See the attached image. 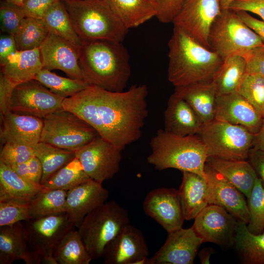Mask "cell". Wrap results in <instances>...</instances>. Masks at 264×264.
Here are the masks:
<instances>
[{"instance_id": "obj_8", "label": "cell", "mask_w": 264, "mask_h": 264, "mask_svg": "<svg viewBox=\"0 0 264 264\" xmlns=\"http://www.w3.org/2000/svg\"><path fill=\"white\" fill-rule=\"evenodd\" d=\"M197 135L205 145L208 157L227 160L247 158L255 137L242 126L216 119L203 124Z\"/></svg>"}, {"instance_id": "obj_10", "label": "cell", "mask_w": 264, "mask_h": 264, "mask_svg": "<svg viewBox=\"0 0 264 264\" xmlns=\"http://www.w3.org/2000/svg\"><path fill=\"white\" fill-rule=\"evenodd\" d=\"M30 245L42 264H57L54 250L64 236L75 226L66 213L22 221Z\"/></svg>"}, {"instance_id": "obj_31", "label": "cell", "mask_w": 264, "mask_h": 264, "mask_svg": "<svg viewBox=\"0 0 264 264\" xmlns=\"http://www.w3.org/2000/svg\"><path fill=\"white\" fill-rule=\"evenodd\" d=\"M44 188L42 184L23 178L9 165L0 161V198H16L30 200Z\"/></svg>"}, {"instance_id": "obj_34", "label": "cell", "mask_w": 264, "mask_h": 264, "mask_svg": "<svg viewBox=\"0 0 264 264\" xmlns=\"http://www.w3.org/2000/svg\"><path fill=\"white\" fill-rule=\"evenodd\" d=\"M234 243L244 264H264V231L253 234L245 223L238 221Z\"/></svg>"}, {"instance_id": "obj_5", "label": "cell", "mask_w": 264, "mask_h": 264, "mask_svg": "<svg viewBox=\"0 0 264 264\" xmlns=\"http://www.w3.org/2000/svg\"><path fill=\"white\" fill-rule=\"evenodd\" d=\"M82 40H108L122 43L129 29L105 0L63 1Z\"/></svg>"}, {"instance_id": "obj_50", "label": "cell", "mask_w": 264, "mask_h": 264, "mask_svg": "<svg viewBox=\"0 0 264 264\" xmlns=\"http://www.w3.org/2000/svg\"><path fill=\"white\" fill-rule=\"evenodd\" d=\"M17 49L14 36L3 33L0 36V64Z\"/></svg>"}, {"instance_id": "obj_38", "label": "cell", "mask_w": 264, "mask_h": 264, "mask_svg": "<svg viewBox=\"0 0 264 264\" xmlns=\"http://www.w3.org/2000/svg\"><path fill=\"white\" fill-rule=\"evenodd\" d=\"M34 79L65 98L71 97L90 86L85 80L62 77L44 68L37 74Z\"/></svg>"}, {"instance_id": "obj_56", "label": "cell", "mask_w": 264, "mask_h": 264, "mask_svg": "<svg viewBox=\"0 0 264 264\" xmlns=\"http://www.w3.org/2000/svg\"><path fill=\"white\" fill-rule=\"evenodd\" d=\"M212 253L211 249L205 248L199 253V257L201 264H209L210 257Z\"/></svg>"}, {"instance_id": "obj_48", "label": "cell", "mask_w": 264, "mask_h": 264, "mask_svg": "<svg viewBox=\"0 0 264 264\" xmlns=\"http://www.w3.org/2000/svg\"><path fill=\"white\" fill-rule=\"evenodd\" d=\"M229 9L252 13L259 16L264 21V0H235Z\"/></svg>"}, {"instance_id": "obj_7", "label": "cell", "mask_w": 264, "mask_h": 264, "mask_svg": "<svg viewBox=\"0 0 264 264\" xmlns=\"http://www.w3.org/2000/svg\"><path fill=\"white\" fill-rule=\"evenodd\" d=\"M209 44L223 59L231 55L242 56L264 45L259 36L245 24L236 12L222 10L211 28Z\"/></svg>"}, {"instance_id": "obj_43", "label": "cell", "mask_w": 264, "mask_h": 264, "mask_svg": "<svg viewBox=\"0 0 264 264\" xmlns=\"http://www.w3.org/2000/svg\"><path fill=\"white\" fill-rule=\"evenodd\" d=\"M25 16L22 7L2 0L0 4V28L3 33L15 35Z\"/></svg>"}, {"instance_id": "obj_17", "label": "cell", "mask_w": 264, "mask_h": 264, "mask_svg": "<svg viewBox=\"0 0 264 264\" xmlns=\"http://www.w3.org/2000/svg\"><path fill=\"white\" fill-rule=\"evenodd\" d=\"M203 240L192 226L168 233L163 245L147 264H193Z\"/></svg>"}, {"instance_id": "obj_35", "label": "cell", "mask_w": 264, "mask_h": 264, "mask_svg": "<svg viewBox=\"0 0 264 264\" xmlns=\"http://www.w3.org/2000/svg\"><path fill=\"white\" fill-rule=\"evenodd\" d=\"M34 154L40 160L43 167L41 184L76 156L75 152L61 149L50 144L39 142L33 147Z\"/></svg>"}, {"instance_id": "obj_37", "label": "cell", "mask_w": 264, "mask_h": 264, "mask_svg": "<svg viewBox=\"0 0 264 264\" xmlns=\"http://www.w3.org/2000/svg\"><path fill=\"white\" fill-rule=\"evenodd\" d=\"M91 178L85 171L82 165L75 157L53 174L43 184L48 189L68 191Z\"/></svg>"}, {"instance_id": "obj_24", "label": "cell", "mask_w": 264, "mask_h": 264, "mask_svg": "<svg viewBox=\"0 0 264 264\" xmlns=\"http://www.w3.org/2000/svg\"><path fill=\"white\" fill-rule=\"evenodd\" d=\"M164 116V130L177 135H197L203 125L187 102L174 93L169 98Z\"/></svg>"}, {"instance_id": "obj_6", "label": "cell", "mask_w": 264, "mask_h": 264, "mask_svg": "<svg viewBox=\"0 0 264 264\" xmlns=\"http://www.w3.org/2000/svg\"><path fill=\"white\" fill-rule=\"evenodd\" d=\"M130 223L128 211L110 200L88 213L77 230L88 254L97 260L102 258L106 245Z\"/></svg>"}, {"instance_id": "obj_9", "label": "cell", "mask_w": 264, "mask_h": 264, "mask_svg": "<svg viewBox=\"0 0 264 264\" xmlns=\"http://www.w3.org/2000/svg\"><path fill=\"white\" fill-rule=\"evenodd\" d=\"M43 120L40 141L61 149L75 152L100 136L83 119L63 109Z\"/></svg>"}, {"instance_id": "obj_30", "label": "cell", "mask_w": 264, "mask_h": 264, "mask_svg": "<svg viewBox=\"0 0 264 264\" xmlns=\"http://www.w3.org/2000/svg\"><path fill=\"white\" fill-rule=\"evenodd\" d=\"M246 73V62L242 56L233 55L223 59L212 80L217 94L237 91Z\"/></svg>"}, {"instance_id": "obj_41", "label": "cell", "mask_w": 264, "mask_h": 264, "mask_svg": "<svg viewBox=\"0 0 264 264\" xmlns=\"http://www.w3.org/2000/svg\"><path fill=\"white\" fill-rule=\"evenodd\" d=\"M30 200L16 198H0V226L29 220Z\"/></svg>"}, {"instance_id": "obj_46", "label": "cell", "mask_w": 264, "mask_h": 264, "mask_svg": "<svg viewBox=\"0 0 264 264\" xmlns=\"http://www.w3.org/2000/svg\"><path fill=\"white\" fill-rule=\"evenodd\" d=\"M242 56L246 62V73L264 78V45L251 49Z\"/></svg>"}, {"instance_id": "obj_1", "label": "cell", "mask_w": 264, "mask_h": 264, "mask_svg": "<svg viewBox=\"0 0 264 264\" xmlns=\"http://www.w3.org/2000/svg\"><path fill=\"white\" fill-rule=\"evenodd\" d=\"M98 117L100 136L121 150L138 140L148 115L145 85H134L127 90H107L90 86Z\"/></svg>"}, {"instance_id": "obj_26", "label": "cell", "mask_w": 264, "mask_h": 264, "mask_svg": "<svg viewBox=\"0 0 264 264\" xmlns=\"http://www.w3.org/2000/svg\"><path fill=\"white\" fill-rule=\"evenodd\" d=\"M0 65V74L15 86L34 79L43 68L40 48L17 50Z\"/></svg>"}, {"instance_id": "obj_15", "label": "cell", "mask_w": 264, "mask_h": 264, "mask_svg": "<svg viewBox=\"0 0 264 264\" xmlns=\"http://www.w3.org/2000/svg\"><path fill=\"white\" fill-rule=\"evenodd\" d=\"M194 220L192 227L203 242L219 245L234 242L238 221L224 208L208 204Z\"/></svg>"}, {"instance_id": "obj_3", "label": "cell", "mask_w": 264, "mask_h": 264, "mask_svg": "<svg viewBox=\"0 0 264 264\" xmlns=\"http://www.w3.org/2000/svg\"><path fill=\"white\" fill-rule=\"evenodd\" d=\"M168 79L175 87L212 81L223 59L174 26L168 43Z\"/></svg>"}, {"instance_id": "obj_36", "label": "cell", "mask_w": 264, "mask_h": 264, "mask_svg": "<svg viewBox=\"0 0 264 264\" xmlns=\"http://www.w3.org/2000/svg\"><path fill=\"white\" fill-rule=\"evenodd\" d=\"M67 191L44 188L30 200V220L66 213Z\"/></svg>"}, {"instance_id": "obj_4", "label": "cell", "mask_w": 264, "mask_h": 264, "mask_svg": "<svg viewBox=\"0 0 264 264\" xmlns=\"http://www.w3.org/2000/svg\"><path fill=\"white\" fill-rule=\"evenodd\" d=\"M148 162L158 170L189 172L206 179L207 148L198 135L180 136L159 129L151 139Z\"/></svg>"}, {"instance_id": "obj_53", "label": "cell", "mask_w": 264, "mask_h": 264, "mask_svg": "<svg viewBox=\"0 0 264 264\" xmlns=\"http://www.w3.org/2000/svg\"><path fill=\"white\" fill-rule=\"evenodd\" d=\"M27 163L31 181L35 183L41 184L43 167L40 160L34 155L27 161Z\"/></svg>"}, {"instance_id": "obj_39", "label": "cell", "mask_w": 264, "mask_h": 264, "mask_svg": "<svg viewBox=\"0 0 264 264\" xmlns=\"http://www.w3.org/2000/svg\"><path fill=\"white\" fill-rule=\"evenodd\" d=\"M43 19L25 17L14 35L18 50L39 48L49 34Z\"/></svg>"}, {"instance_id": "obj_22", "label": "cell", "mask_w": 264, "mask_h": 264, "mask_svg": "<svg viewBox=\"0 0 264 264\" xmlns=\"http://www.w3.org/2000/svg\"><path fill=\"white\" fill-rule=\"evenodd\" d=\"M1 143L33 147L40 142L43 118L9 111L0 116Z\"/></svg>"}, {"instance_id": "obj_16", "label": "cell", "mask_w": 264, "mask_h": 264, "mask_svg": "<svg viewBox=\"0 0 264 264\" xmlns=\"http://www.w3.org/2000/svg\"><path fill=\"white\" fill-rule=\"evenodd\" d=\"M205 172L208 204L224 208L238 221L247 224L249 212L244 195L206 163Z\"/></svg>"}, {"instance_id": "obj_18", "label": "cell", "mask_w": 264, "mask_h": 264, "mask_svg": "<svg viewBox=\"0 0 264 264\" xmlns=\"http://www.w3.org/2000/svg\"><path fill=\"white\" fill-rule=\"evenodd\" d=\"M144 212L168 233L181 227L184 220L178 190L158 188L149 192L143 202Z\"/></svg>"}, {"instance_id": "obj_29", "label": "cell", "mask_w": 264, "mask_h": 264, "mask_svg": "<svg viewBox=\"0 0 264 264\" xmlns=\"http://www.w3.org/2000/svg\"><path fill=\"white\" fill-rule=\"evenodd\" d=\"M113 13L129 30L155 17L151 0H105Z\"/></svg>"}, {"instance_id": "obj_58", "label": "cell", "mask_w": 264, "mask_h": 264, "mask_svg": "<svg viewBox=\"0 0 264 264\" xmlns=\"http://www.w3.org/2000/svg\"><path fill=\"white\" fill-rule=\"evenodd\" d=\"M8 2H11L19 5H22L24 0H5Z\"/></svg>"}, {"instance_id": "obj_27", "label": "cell", "mask_w": 264, "mask_h": 264, "mask_svg": "<svg viewBox=\"0 0 264 264\" xmlns=\"http://www.w3.org/2000/svg\"><path fill=\"white\" fill-rule=\"evenodd\" d=\"M206 163L248 198L258 176L248 161L208 157Z\"/></svg>"}, {"instance_id": "obj_14", "label": "cell", "mask_w": 264, "mask_h": 264, "mask_svg": "<svg viewBox=\"0 0 264 264\" xmlns=\"http://www.w3.org/2000/svg\"><path fill=\"white\" fill-rule=\"evenodd\" d=\"M149 254L142 232L130 223L106 245L102 258L104 264H147Z\"/></svg>"}, {"instance_id": "obj_32", "label": "cell", "mask_w": 264, "mask_h": 264, "mask_svg": "<svg viewBox=\"0 0 264 264\" xmlns=\"http://www.w3.org/2000/svg\"><path fill=\"white\" fill-rule=\"evenodd\" d=\"M53 256L57 264H89L92 260L75 228L56 245Z\"/></svg>"}, {"instance_id": "obj_40", "label": "cell", "mask_w": 264, "mask_h": 264, "mask_svg": "<svg viewBox=\"0 0 264 264\" xmlns=\"http://www.w3.org/2000/svg\"><path fill=\"white\" fill-rule=\"evenodd\" d=\"M247 200L249 221L247 227L252 233L259 234L264 231V186L259 177Z\"/></svg>"}, {"instance_id": "obj_47", "label": "cell", "mask_w": 264, "mask_h": 264, "mask_svg": "<svg viewBox=\"0 0 264 264\" xmlns=\"http://www.w3.org/2000/svg\"><path fill=\"white\" fill-rule=\"evenodd\" d=\"M60 0H24L22 7L25 17L42 19L46 11Z\"/></svg>"}, {"instance_id": "obj_21", "label": "cell", "mask_w": 264, "mask_h": 264, "mask_svg": "<svg viewBox=\"0 0 264 264\" xmlns=\"http://www.w3.org/2000/svg\"><path fill=\"white\" fill-rule=\"evenodd\" d=\"M109 197V191L102 183L90 179L67 191L66 213L78 228L84 218L107 201Z\"/></svg>"}, {"instance_id": "obj_51", "label": "cell", "mask_w": 264, "mask_h": 264, "mask_svg": "<svg viewBox=\"0 0 264 264\" xmlns=\"http://www.w3.org/2000/svg\"><path fill=\"white\" fill-rule=\"evenodd\" d=\"M247 158L264 186V151L252 148Z\"/></svg>"}, {"instance_id": "obj_28", "label": "cell", "mask_w": 264, "mask_h": 264, "mask_svg": "<svg viewBox=\"0 0 264 264\" xmlns=\"http://www.w3.org/2000/svg\"><path fill=\"white\" fill-rule=\"evenodd\" d=\"M207 181L200 176L183 172L181 185L178 190L185 220H194L207 205Z\"/></svg>"}, {"instance_id": "obj_23", "label": "cell", "mask_w": 264, "mask_h": 264, "mask_svg": "<svg viewBox=\"0 0 264 264\" xmlns=\"http://www.w3.org/2000/svg\"><path fill=\"white\" fill-rule=\"evenodd\" d=\"M22 260L26 264H42L32 248L22 221L0 226V264Z\"/></svg>"}, {"instance_id": "obj_19", "label": "cell", "mask_w": 264, "mask_h": 264, "mask_svg": "<svg viewBox=\"0 0 264 264\" xmlns=\"http://www.w3.org/2000/svg\"><path fill=\"white\" fill-rule=\"evenodd\" d=\"M39 48L44 68L60 70L70 78L85 80L78 48L71 42L49 32Z\"/></svg>"}, {"instance_id": "obj_55", "label": "cell", "mask_w": 264, "mask_h": 264, "mask_svg": "<svg viewBox=\"0 0 264 264\" xmlns=\"http://www.w3.org/2000/svg\"><path fill=\"white\" fill-rule=\"evenodd\" d=\"M252 148L255 149L264 151V117L260 131L255 135Z\"/></svg>"}, {"instance_id": "obj_59", "label": "cell", "mask_w": 264, "mask_h": 264, "mask_svg": "<svg viewBox=\"0 0 264 264\" xmlns=\"http://www.w3.org/2000/svg\"><path fill=\"white\" fill-rule=\"evenodd\" d=\"M62 0L63 1H67V0Z\"/></svg>"}, {"instance_id": "obj_45", "label": "cell", "mask_w": 264, "mask_h": 264, "mask_svg": "<svg viewBox=\"0 0 264 264\" xmlns=\"http://www.w3.org/2000/svg\"><path fill=\"white\" fill-rule=\"evenodd\" d=\"M155 10V17L161 22H173L187 0H151Z\"/></svg>"}, {"instance_id": "obj_54", "label": "cell", "mask_w": 264, "mask_h": 264, "mask_svg": "<svg viewBox=\"0 0 264 264\" xmlns=\"http://www.w3.org/2000/svg\"><path fill=\"white\" fill-rule=\"evenodd\" d=\"M10 166L19 176L28 181L32 182L30 176L27 161Z\"/></svg>"}, {"instance_id": "obj_12", "label": "cell", "mask_w": 264, "mask_h": 264, "mask_svg": "<svg viewBox=\"0 0 264 264\" xmlns=\"http://www.w3.org/2000/svg\"><path fill=\"white\" fill-rule=\"evenodd\" d=\"M221 11L219 0H187L172 23L210 49L209 33Z\"/></svg>"}, {"instance_id": "obj_57", "label": "cell", "mask_w": 264, "mask_h": 264, "mask_svg": "<svg viewBox=\"0 0 264 264\" xmlns=\"http://www.w3.org/2000/svg\"><path fill=\"white\" fill-rule=\"evenodd\" d=\"M235 0H219L222 10L229 9L230 4Z\"/></svg>"}, {"instance_id": "obj_49", "label": "cell", "mask_w": 264, "mask_h": 264, "mask_svg": "<svg viewBox=\"0 0 264 264\" xmlns=\"http://www.w3.org/2000/svg\"><path fill=\"white\" fill-rule=\"evenodd\" d=\"M16 86L0 74V116L8 112L10 101Z\"/></svg>"}, {"instance_id": "obj_42", "label": "cell", "mask_w": 264, "mask_h": 264, "mask_svg": "<svg viewBox=\"0 0 264 264\" xmlns=\"http://www.w3.org/2000/svg\"><path fill=\"white\" fill-rule=\"evenodd\" d=\"M237 92L245 98L264 117V78L246 73Z\"/></svg>"}, {"instance_id": "obj_20", "label": "cell", "mask_w": 264, "mask_h": 264, "mask_svg": "<svg viewBox=\"0 0 264 264\" xmlns=\"http://www.w3.org/2000/svg\"><path fill=\"white\" fill-rule=\"evenodd\" d=\"M215 119L242 126L255 135L263 121L262 115L237 91L217 94Z\"/></svg>"}, {"instance_id": "obj_25", "label": "cell", "mask_w": 264, "mask_h": 264, "mask_svg": "<svg viewBox=\"0 0 264 264\" xmlns=\"http://www.w3.org/2000/svg\"><path fill=\"white\" fill-rule=\"evenodd\" d=\"M175 88L174 93L187 102L202 124L215 119L217 93L212 81Z\"/></svg>"}, {"instance_id": "obj_52", "label": "cell", "mask_w": 264, "mask_h": 264, "mask_svg": "<svg viewBox=\"0 0 264 264\" xmlns=\"http://www.w3.org/2000/svg\"><path fill=\"white\" fill-rule=\"evenodd\" d=\"M236 13L245 24L259 36L264 43V21L254 18L246 12L236 11Z\"/></svg>"}, {"instance_id": "obj_11", "label": "cell", "mask_w": 264, "mask_h": 264, "mask_svg": "<svg viewBox=\"0 0 264 264\" xmlns=\"http://www.w3.org/2000/svg\"><path fill=\"white\" fill-rule=\"evenodd\" d=\"M64 99L34 79L16 86L9 111L44 118L62 109Z\"/></svg>"}, {"instance_id": "obj_44", "label": "cell", "mask_w": 264, "mask_h": 264, "mask_svg": "<svg viewBox=\"0 0 264 264\" xmlns=\"http://www.w3.org/2000/svg\"><path fill=\"white\" fill-rule=\"evenodd\" d=\"M34 155L32 147L13 143L3 144L0 154V161L12 165L27 161Z\"/></svg>"}, {"instance_id": "obj_33", "label": "cell", "mask_w": 264, "mask_h": 264, "mask_svg": "<svg viewBox=\"0 0 264 264\" xmlns=\"http://www.w3.org/2000/svg\"><path fill=\"white\" fill-rule=\"evenodd\" d=\"M42 19L49 32L68 41L79 49L82 40L76 31L63 1L60 0L51 6Z\"/></svg>"}, {"instance_id": "obj_13", "label": "cell", "mask_w": 264, "mask_h": 264, "mask_svg": "<svg viewBox=\"0 0 264 264\" xmlns=\"http://www.w3.org/2000/svg\"><path fill=\"white\" fill-rule=\"evenodd\" d=\"M122 151L99 136L75 152V155L89 177L103 183L118 172Z\"/></svg>"}, {"instance_id": "obj_2", "label": "cell", "mask_w": 264, "mask_h": 264, "mask_svg": "<svg viewBox=\"0 0 264 264\" xmlns=\"http://www.w3.org/2000/svg\"><path fill=\"white\" fill-rule=\"evenodd\" d=\"M79 64L90 86L122 91L131 75L130 55L121 42L108 40H82Z\"/></svg>"}]
</instances>
